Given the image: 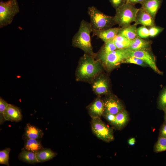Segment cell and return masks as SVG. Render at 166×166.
I'll use <instances>...</instances> for the list:
<instances>
[{
	"label": "cell",
	"instance_id": "cell-1",
	"mask_svg": "<svg viewBox=\"0 0 166 166\" xmlns=\"http://www.w3.org/2000/svg\"><path fill=\"white\" fill-rule=\"evenodd\" d=\"M101 62L93 56L84 53L80 58L75 72L76 80L91 83L97 76L103 72Z\"/></svg>",
	"mask_w": 166,
	"mask_h": 166
},
{
	"label": "cell",
	"instance_id": "cell-2",
	"mask_svg": "<svg viewBox=\"0 0 166 166\" xmlns=\"http://www.w3.org/2000/svg\"><path fill=\"white\" fill-rule=\"evenodd\" d=\"M92 28L90 22L84 20L81 21L77 31L73 37L72 45L81 49L84 53L95 57L91 44L90 34Z\"/></svg>",
	"mask_w": 166,
	"mask_h": 166
},
{
	"label": "cell",
	"instance_id": "cell-3",
	"mask_svg": "<svg viewBox=\"0 0 166 166\" xmlns=\"http://www.w3.org/2000/svg\"><path fill=\"white\" fill-rule=\"evenodd\" d=\"M132 50L128 48L117 49L95 58L102 64L104 69L110 72L117 67L126 58L131 56Z\"/></svg>",
	"mask_w": 166,
	"mask_h": 166
},
{
	"label": "cell",
	"instance_id": "cell-4",
	"mask_svg": "<svg viewBox=\"0 0 166 166\" xmlns=\"http://www.w3.org/2000/svg\"><path fill=\"white\" fill-rule=\"evenodd\" d=\"M87 12L93 30H104L112 28L116 24L113 17L105 14L94 6L89 7Z\"/></svg>",
	"mask_w": 166,
	"mask_h": 166
},
{
	"label": "cell",
	"instance_id": "cell-5",
	"mask_svg": "<svg viewBox=\"0 0 166 166\" xmlns=\"http://www.w3.org/2000/svg\"><path fill=\"white\" fill-rule=\"evenodd\" d=\"M139 9L135 5L126 2L121 7L116 10V13L113 16L116 24L121 27H124L135 22Z\"/></svg>",
	"mask_w": 166,
	"mask_h": 166
},
{
	"label": "cell",
	"instance_id": "cell-6",
	"mask_svg": "<svg viewBox=\"0 0 166 166\" xmlns=\"http://www.w3.org/2000/svg\"><path fill=\"white\" fill-rule=\"evenodd\" d=\"M19 12L17 0L0 2V28L10 24L14 17Z\"/></svg>",
	"mask_w": 166,
	"mask_h": 166
},
{
	"label": "cell",
	"instance_id": "cell-7",
	"mask_svg": "<svg viewBox=\"0 0 166 166\" xmlns=\"http://www.w3.org/2000/svg\"><path fill=\"white\" fill-rule=\"evenodd\" d=\"M91 125L93 133L100 139L107 142L114 140L112 129L102 121L101 117L92 118Z\"/></svg>",
	"mask_w": 166,
	"mask_h": 166
},
{
	"label": "cell",
	"instance_id": "cell-8",
	"mask_svg": "<svg viewBox=\"0 0 166 166\" xmlns=\"http://www.w3.org/2000/svg\"><path fill=\"white\" fill-rule=\"evenodd\" d=\"M90 84L93 91L97 96L106 95L110 94L109 80L103 72L95 77Z\"/></svg>",
	"mask_w": 166,
	"mask_h": 166
},
{
	"label": "cell",
	"instance_id": "cell-9",
	"mask_svg": "<svg viewBox=\"0 0 166 166\" xmlns=\"http://www.w3.org/2000/svg\"><path fill=\"white\" fill-rule=\"evenodd\" d=\"M132 56L140 58L156 73L162 74V73L156 66L155 58L151 52L150 49L132 51L131 56Z\"/></svg>",
	"mask_w": 166,
	"mask_h": 166
},
{
	"label": "cell",
	"instance_id": "cell-10",
	"mask_svg": "<svg viewBox=\"0 0 166 166\" xmlns=\"http://www.w3.org/2000/svg\"><path fill=\"white\" fill-rule=\"evenodd\" d=\"M103 99L105 107L104 112L116 115L124 109L121 101L115 96L109 94Z\"/></svg>",
	"mask_w": 166,
	"mask_h": 166
},
{
	"label": "cell",
	"instance_id": "cell-11",
	"mask_svg": "<svg viewBox=\"0 0 166 166\" xmlns=\"http://www.w3.org/2000/svg\"><path fill=\"white\" fill-rule=\"evenodd\" d=\"M89 114L92 118L101 117L105 110L104 101L101 96L97 98L86 107Z\"/></svg>",
	"mask_w": 166,
	"mask_h": 166
},
{
	"label": "cell",
	"instance_id": "cell-12",
	"mask_svg": "<svg viewBox=\"0 0 166 166\" xmlns=\"http://www.w3.org/2000/svg\"><path fill=\"white\" fill-rule=\"evenodd\" d=\"M134 22V24L136 25L140 24L149 27L155 25V19L141 8L139 9Z\"/></svg>",
	"mask_w": 166,
	"mask_h": 166
},
{
	"label": "cell",
	"instance_id": "cell-13",
	"mask_svg": "<svg viewBox=\"0 0 166 166\" xmlns=\"http://www.w3.org/2000/svg\"><path fill=\"white\" fill-rule=\"evenodd\" d=\"M163 0H144L141 8L155 19L156 14L162 4Z\"/></svg>",
	"mask_w": 166,
	"mask_h": 166
},
{
	"label": "cell",
	"instance_id": "cell-14",
	"mask_svg": "<svg viewBox=\"0 0 166 166\" xmlns=\"http://www.w3.org/2000/svg\"><path fill=\"white\" fill-rule=\"evenodd\" d=\"M4 117L6 121L18 122L22 118L20 110L12 105L9 104L4 112Z\"/></svg>",
	"mask_w": 166,
	"mask_h": 166
},
{
	"label": "cell",
	"instance_id": "cell-15",
	"mask_svg": "<svg viewBox=\"0 0 166 166\" xmlns=\"http://www.w3.org/2000/svg\"><path fill=\"white\" fill-rule=\"evenodd\" d=\"M43 135L44 133L42 130L30 124H27L25 128L23 138L24 139H31L40 140Z\"/></svg>",
	"mask_w": 166,
	"mask_h": 166
},
{
	"label": "cell",
	"instance_id": "cell-16",
	"mask_svg": "<svg viewBox=\"0 0 166 166\" xmlns=\"http://www.w3.org/2000/svg\"><path fill=\"white\" fill-rule=\"evenodd\" d=\"M119 29V27L111 28L100 31L92 30V32L94 35L105 42L109 39L113 38L117 34Z\"/></svg>",
	"mask_w": 166,
	"mask_h": 166
},
{
	"label": "cell",
	"instance_id": "cell-17",
	"mask_svg": "<svg viewBox=\"0 0 166 166\" xmlns=\"http://www.w3.org/2000/svg\"><path fill=\"white\" fill-rule=\"evenodd\" d=\"M129 120L128 114L124 109L116 115L115 120L113 127L116 129L121 130L126 125Z\"/></svg>",
	"mask_w": 166,
	"mask_h": 166
},
{
	"label": "cell",
	"instance_id": "cell-18",
	"mask_svg": "<svg viewBox=\"0 0 166 166\" xmlns=\"http://www.w3.org/2000/svg\"><path fill=\"white\" fill-rule=\"evenodd\" d=\"M152 43L150 41L145 40L137 36L132 40L131 45L127 48L133 51L150 49Z\"/></svg>",
	"mask_w": 166,
	"mask_h": 166
},
{
	"label": "cell",
	"instance_id": "cell-19",
	"mask_svg": "<svg viewBox=\"0 0 166 166\" xmlns=\"http://www.w3.org/2000/svg\"><path fill=\"white\" fill-rule=\"evenodd\" d=\"M137 25L134 24L120 28L117 35H121L127 38L133 40L138 36L137 34Z\"/></svg>",
	"mask_w": 166,
	"mask_h": 166
},
{
	"label": "cell",
	"instance_id": "cell-20",
	"mask_svg": "<svg viewBox=\"0 0 166 166\" xmlns=\"http://www.w3.org/2000/svg\"><path fill=\"white\" fill-rule=\"evenodd\" d=\"M24 140L23 148L26 150L36 153L43 148L39 139H27Z\"/></svg>",
	"mask_w": 166,
	"mask_h": 166
},
{
	"label": "cell",
	"instance_id": "cell-21",
	"mask_svg": "<svg viewBox=\"0 0 166 166\" xmlns=\"http://www.w3.org/2000/svg\"><path fill=\"white\" fill-rule=\"evenodd\" d=\"M57 153L49 148H43L36 153L38 162L42 163L51 160L55 157Z\"/></svg>",
	"mask_w": 166,
	"mask_h": 166
},
{
	"label": "cell",
	"instance_id": "cell-22",
	"mask_svg": "<svg viewBox=\"0 0 166 166\" xmlns=\"http://www.w3.org/2000/svg\"><path fill=\"white\" fill-rule=\"evenodd\" d=\"M18 158L20 160L27 163H38L36 158V153L26 150L23 148L19 154Z\"/></svg>",
	"mask_w": 166,
	"mask_h": 166
},
{
	"label": "cell",
	"instance_id": "cell-23",
	"mask_svg": "<svg viewBox=\"0 0 166 166\" xmlns=\"http://www.w3.org/2000/svg\"><path fill=\"white\" fill-rule=\"evenodd\" d=\"M113 39L117 49L128 48L131 45L132 41L119 35H117Z\"/></svg>",
	"mask_w": 166,
	"mask_h": 166
},
{
	"label": "cell",
	"instance_id": "cell-24",
	"mask_svg": "<svg viewBox=\"0 0 166 166\" xmlns=\"http://www.w3.org/2000/svg\"><path fill=\"white\" fill-rule=\"evenodd\" d=\"M117 49L114 44L113 38L110 39L104 42V44L101 46L98 52L96 53L95 56L107 53Z\"/></svg>",
	"mask_w": 166,
	"mask_h": 166
},
{
	"label": "cell",
	"instance_id": "cell-25",
	"mask_svg": "<svg viewBox=\"0 0 166 166\" xmlns=\"http://www.w3.org/2000/svg\"><path fill=\"white\" fill-rule=\"evenodd\" d=\"M154 151L156 153L166 150V138L159 137L154 147Z\"/></svg>",
	"mask_w": 166,
	"mask_h": 166
},
{
	"label": "cell",
	"instance_id": "cell-26",
	"mask_svg": "<svg viewBox=\"0 0 166 166\" xmlns=\"http://www.w3.org/2000/svg\"><path fill=\"white\" fill-rule=\"evenodd\" d=\"M10 149L6 148L0 151V164L9 166V154Z\"/></svg>",
	"mask_w": 166,
	"mask_h": 166
},
{
	"label": "cell",
	"instance_id": "cell-27",
	"mask_svg": "<svg viewBox=\"0 0 166 166\" xmlns=\"http://www.w3.org/2000/svg\"><path fill=\"white\" fill-rule=\"evenodd\" d=\"M124 63L133 64L143 66H148L142 60L133 56L125 59L123 62V63Z\"/></svg>",
	"mask_w": 166,
	"mask_h": 166
},
{
	"label": "cell",
	"instance_id": "cell-28",
	"mask_svg": "<svg viewBox=\"0 0 166 166\" xmlns=\"http://www.w3.org/2000/svg\"><path fill=\"white\" fill-rule=\"evenodd\" d=\"M9 104L3 99L2 97L0 98V123L3 124L6 120L4 117V112Z\"/></svg>",
	"mask_w": 166,
	"mask_h": 166
},
{
	"label": "cell",
	"instance_id": "cell-29",
	"mask_svg": "<svg viewBox=\"0 0 166 166\" xmlns=\"http://www.w3.org/2000/svg\"><path fill=\"white\" fill-rule=\"evenodd\" d=\"M137 34L138 36L142 38H145L149 36L148 29L145 26H142L137 28Z\"/></svg>",
	"mask_w": 166,
	"mask_h": 166
},
{
	"label": "cell",
	"instance_id": "cell-30",
	"mask_svg": "<svg viewBox=\"0 0 166 166\" xmlns=\"http://www.w3.org/2000/svg\"><path fill=\"white\" fill-rule=\"evenodd\" d=\"M158 104L160 109L163 110L166 107V88L164 89L160 96Z\"/></svg>",
	"mask_w": 166,
	"mask_h": 166
},
{
	"label": "cell",
	"instance_id": "cell-31",
	"mask_svg": "<svg viewBox=\"0 0 166 166\" xmlns=\"http://www.w3.org/2000/svg\"><path fill=\"white\" fill-rule=\"evenodd\" d=\"M148 29L149 36L154 37L161 32L164 30V28L156 26L155 25L150 27Z\"/></svg>",
	"mask_w": 166,
	"mask_h": 166
},
{
	"label": "cell",
	"instance_id": "cell-32",
	"mask_svg": "<svg viewBox=\"0 0 166 166\" xmlns=\"http://www.w3.org/2000/svg\"><path fill=\"white\" fill-rule=\"evenodd\" d=\"M102 116L112 126L113 125L115 120L116 115L104 112Z\"/></svg>",
	"mask_w": 166,
	"mask_h": 166
},
{
	"label": "cell",
	"instance_id": "cell-33",
	"mask_svg": "<svg viewBox=\"0 0 166 166\" xmlns=\"http://www.w3.org/2000/svg\"><path fill=\"white\" fill-rule=\"evenodd\" d=\"M112 6L115 10L120 8L126 2V0H109Z\"/></svg>",
	"mask_w": 166,
	"mask_h": 166
},
{
	"label": "cell",
	"instance_id": "cell-34",
	"mask_svg": "<svg viewBox=\"0 0 166 166\" xmlns=\"http://www.w3.org/2000/svg\"><path fill=\"white\" fill-rule=\"evenodd\" d=\"M159 137L166 138V121H164L160 127Z\"/></svg>",
	"mask_w": 166,
	"mask_h": 166
},
{
	"label": "cell",
	"instance_id": "cell-35",
	"mask_svg": "<svg viewBox=\"0 0 166 166\" xmlns=\"http://www.w3.org/2000/svg\"><path fill=\"white\" fill-rule=\"evenodd\" d=\"M144 0H126V2L135 5L136 4H141Z\"/></svg>",
	"mask_w": 166,
	"mask_h": 166
},
{
	"label": "cell",
	"instance_id": "cell-36",
	"mask_svg": "<svg viewBox=\"0 0 166 166\" xmlns=\"http://www.w3.org/2000/svg\"><path fill=\"white\" fill-rule=\"evenodd\" d=\"M135 142L136 140L134 138H132L129 139L128 141V144L130 145H134L135 144Z\"/></svg>",
	"mask_w": 166,
	"mask_h": 166
},
{
	"label": "cell",
	"instance_id": "cell-37",
	"mask_svg": "<svg viewBox=\"0 0 166 166\" xmlns=\"http://www.w3.org/2000/svg\"><path fill=\"white\" fill-rule=\"evenodd\" d=\"M163 110L164 112V121H166V107L164 108Z\"/></svg>",
	"mask_w": 166,
	"mask_h": 166
}]
</instances>
